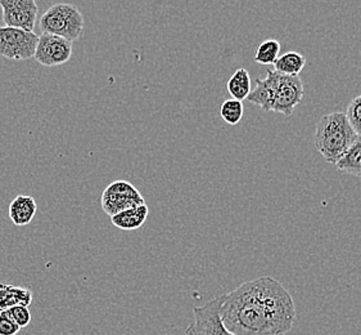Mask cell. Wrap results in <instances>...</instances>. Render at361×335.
<instances>
[{
    "label": "cell",
    "mask_w": 361,
    "mask_h": 335,
    "mask_svg": "<svg viewBox=\"0 0 361 335\" xmlns=\"http://www.w3.org/2000/svg\"><path fill=\"white\" fill-rule=\"evenodd\" d=\"M220 319L233 335H286L296 320V306L282 283L261 276L223 294Z\"/></svg>",
    "instance_id": "1"
},
{
    "label": "cell",
    "mask_w": 361,
    "mask_h": 335,
    "mask_svg": "<svg viewBox=\"0 0 361 335\" xmlns=\"http://www.w3.org/2000/svg\"><path fill=\"white\" fill-rule=\"evenodd\" d=\"M304 95V84L300 76H284L270 70L265 79L256 81V87L251 89L247 100L267 112L274 111L290 117Z\"/></svg>",
    "instance_id": "2"
},
{
    "label": "cell",
    "mask_w": 361,
    "mask_h": 335,
    "mask_svg": "<svg viewBox=\"0 0 361 335\" xmlns=\"http://www.w3.org/2000/svg\"><path fill=\"white\" fill-rule=\"evenodd\" d=\"M357 137L345 112H332L319 119L314 142L325 160L336 165Z\"/></svg>",
    "instance_id": "3"
},
{
    "label": "cell",
    "mask_w": 361,
    "mask_h": 335,
    "mask_svg": "<svg viewBox=\"0 0 361 335\" xmlns=\"http://www.w3.org/2000/svg\"><path fill=\"white\" fill-rule=\"evenodd\" d=\"M40 29L43 34H51L75 42L84 33V16L79 8L73 4L57 3L40 18Z\"/></svg>",
    "instance_id": "4"
},
{
    "label": "cell",
    "mask_w": 361,
    "mask_h": 335,
    "mask_svg": "<svg viewBox=\"0 0 361 335\" xmlns=\"http://www.w3.org/2000/svg\"><path fill=\"white\" fill-rule=\"evenodd\" d=\"M39 37L35 33L0 26V56L22 61L34 57Z\"/></svg>",
    "instance_id": "5"
},
{
    "label": "cell",
    "mask_w": 361,
    "mask_h": 335,
    "mask_svg": "<svg viewBox=\"0 0 361 335\" xmlns=\"http://www.w3.org/2000/svg\"><path fill=\"white\" fill-rule=\"evenodd\" d=\"M101 204L104 213L109 214V217H114L121 211L145 205V200L130 182L115 181L103 191Z\"/></svg>",
    "instance_id": "6"
},
{
    "label": "cell",
    "mask_w": 361,
    "mask_h": 335,
    "mask_svg": "<svg viewBox=\"0 0 361 335\" xmlns=\"http://www.w3.org/2000/svg\"><path fill=\"white\" fill-rule=\"evenodd\" d=\"M223 295L211 299L203 306L195 307V319L185 330V335H233L224 328L220 319Z\"/></svg>",
    "instance_id": "7"
},
{
    "label": "cell",
    "mask_w": 361,
    "mask_h": 335,
    "mask_svg": "<svg viewBox=\"0 0 361 335\" xmlns=\"http://www.w3.org/2000/svg\"><path fill=\"white\" fill-rule=\"evenodd\" d=\"M0 7L7 28L34 33L39 13L35 0H0Z\"/></svg>",
    "instance_id": "8"
},
{
    "label": "cell",
    "mask_w": 361,
    "mask_h": 335,
    "mask_svg": "<svg viewBox=\"0 0 361 335\" xmlns=\"http://www.w3.org/2000/svg\"><path fill=\"white\" fill-rule=\"evenodd\" d=\"M71 56L73 42L51 34H42L39 37L37 51L34 54L37 64L47 67L63 65L70 61Z\"/></svg>",
    "instance_id": "9"
},
{
    "label": "cell",
    "mask_w": 361,
    "mask_h": 335,
    "mask_svg": "<svg viewBox=\"0 0 361 335\" xmlns=\"http://www.w3.org/2000/svg\"><path fill=\"white\" fill-rule=\"evenodd\" d=\"M37 201L32 196L18 195L9 205V218L16 226H27L37 214Z\"/></svg>",
    "instance_id": "10"
},
{
    "label": "cell",
    "mask_w": 361,
    "mask_h": 335,
    "mask_svg": "<svg viewBox=\"0 0 361 335\" xmlns=\"http://www.w3.org/2000/svg\"><path fill=\"white\" fill-rule=\"evenodd\" d=\"M32 302V293L27 288L9 284H0V311L13 307H29Z\"/></svg>",
    "instance_id": "11"
},
{
    "label": "cell",
    "mask_w": 361,
    "mask_h": 335,
    "mask_svg": "<svg viewBox=\"0 0 361 335\" xmlns=\"http://www.w3.org/2000/svg\"><path fill=\"white\" fill-rule=\"evenodd\" d=\"M148 214H149L148 205H139L135 208H131L129 211H121L114 217H111V222L114 223V226L120 230L133 231L145 225V221L148 218Z\"/></svg>",
    "instance_id": "12"
},
{
    "label": "cell",
    "mask_w": 361,
    "mask_h": 335,
    "mask_svg": "<svg viewBox=\"0 0 361 335\" xmlns=\"http://www.w3.org/2000/svg\"><path fill=\"white\" fill-rule=\"evenodd\" d=\"M274 71L284 76H300L306 65V57L298 52H287L275 61Z\"/></svg>",
    "instance_id": "13"
},
{
    "label": "cell",
    "mask_w": 361,
    "mask_h": 335,
    "mask_svg": "<svg viewBox=\"0 0 361 335\" xmlns=\"http://www.w3.org/2000/svg\"><path fill=\"white\" fill-rule=\"evenodd\" d=\"M226 89L233 100L243 101L251 93V76L246 69H238L226 83Z\"/></svg>",
    "instance_id": "14"
},
{
    "label": "cell",
    "mask_w": 361,
    "mask_h": 335,
    "mask_svg": "<svg viewBox=\"0 0 361 335\" xmlns=\"http://www.w3.org/2000/svg\"><path fill=\"white\" fill-rule=\"evenodd\" d=\"M336 167L347 175L361 177V137H357L354 145L341 158Z\"/></svg>",
    "instance_id": "15"
},
{
    "label": "cell",
    "mask_w": 361,
    "mask_h": 335,
    "mask_svg": "<svg viewBox=\"0 0 361 335\" xmlns=\"http://www.w3.org/2000/svg\"><path fill=\"white\" fill-rule=\"evenodd\" d=\"M281 43L275 39H267L257 47L255 52V61L259 65H273L279 57Z\"/></svg>",
    "instance_id": "16"
},
{
    "label": "cell",
    "mask_w": 361,
    "mask_h": 335,
    "mask_svg": "<svg viewBox=\"0 0 361 335\" xmlns=\"http://www.w3.org/2000/svg\"><path fill=\"white\" fill-rule=\"evenodd\" d=\"M245 114L243 103L237 100H226L220 107V117H223L226 124L237 125L242 120Z\"/></svg>",
    "instance_id": "17"
},
{
    "label": "cell",
    "mask_w": 361,
    "mask_h": 335,
    "mask_svg": "<svg viewBox=\"0 0 361 335\" xmlns=\"http://www.w3.org/2000/svg\"><path fill=\"white\" fill-rule=\"evenodd\" d=\"M348 124L354 129L355 133L361 137V95L355 97L347 106L346 112Z\"/></svg>",
    "instance_id": "18"
},
{
    "label": "cell",
    "mask_w": 361,
    "mask_h": 335,
    "mask_svg": "<svg viewBox=\"0 0 361 335\" xmlns=\"http://www.w3.org/2000/svg\"><path fill=\"white\" fill-rule=\"evenodd\" d=\"M21 328L16 324L12 316L6 311H1L0 314V335H16L20 333Z\"/></svg>",
    "instance_id": "19"
},
{
    "label": "cell",
    "mask_w": 361,
    "mask_h": 335,
    "mask_svg": "<svg viewBox=\"0 0 361 335\" xmlns=\"http://www.w3.org/2000/svg\"><path fill=\"white\" fill-rule=\"evenodd\" d=\"M8 312L12 316V319L15 320L16 324L21 329L27 327L30 322H31V314H30L29 307H13V308H9Z\"/></svg>",
    "instance_id": "20"
},
{
    "label": "cell",
    "mask_w": 361,
    "mask_h": 335,
    "mask_svg": "<svg viewBox=\"0 0 361 335\" xmlns=\"http://www.w3.org/2000/svg\"><path fill=\"white\" fill-rule=\"evenodd\" d=\"M0 314H1V311H0Z\"/></svg>",
    "instance_id": "21"
}]
</instances>
